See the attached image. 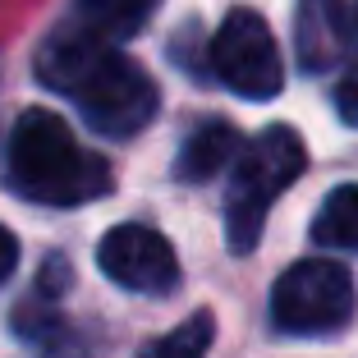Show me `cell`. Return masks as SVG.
Listing matches in <instances>:
<instances>
[{
	"instance_id": "12",
	"label": "cell",
	"mask_w": 358,
	"mask_h": 358,
	"mask_svg": "<svg viewBox=\"0 0 358 358\" xmlns=\"http://www.w3.org/2000/svg\"><path fill=\"white\" fill-rule=\"evenodd\" d=\"M336 110H340L345 124H358V64L336 83Z\"/></svg>"
},
{
	"instance_id": "8",
	"label": "cell",
	"mask_w": 358,
	"mask_h": 358,
	"mask_svg": "<svg viewBox=\"0 0 358 358\" xmlns=\"http://www.w3.org/2000/svg\"><path fill=\"white\" fill-rule=\"evenodd\" d=\"M239 152H243V143H239V134H234V124L207 120V124H198L189 134V143L179 148L175 175L189 179V184H207V179H216L225 166H234Z\"/></svg>"
},
{
	"instance_id": "5",
	"label": "cell",
	"mask_w": 358,
	"mask_h": 358,
	"mask_svg": "<svg viewBox=\"0 0 358 358\" xmlns=\"http://www.w3.org/2000/svg\"><path fill=\"white\" fill-rule=\"evenodd\" d=\"M211 69L243 101H271L285 87V60L257 10H230L211 37Z\"/></svg>"
},
{
	"instance_id": "9",
	"label": "cell",
	"mask_w": 358,
	"mask_h": 358,
	"mask_svg": "<svg viewBox=\"0 0 358 358\" xmlns=\"http://www.w3.org/2000/svg\"><path fill=\"white\" fill-rule=\"evenodd\" d=\"M157 10H161V0H78V32L115 46L148 28Z\"/></svg>"
},
{
	"instance_id": "2",
	"label": "cell",
	"mask_w": 358,
	"mask_h": 358,
	"mask_svg": "<svg viewBox=\"0 0 358 358\" xmlns=\"http://www.w3.org/2000/svg\"><path fill=\"white\" fill-rule=\"evenodd\" d=\"M115 175L55 110H23L10 134V189L46 207H78L110 193Z\"/></svg>"
},
{
	"instance_id": "7",
	"label": "cell",
	"mask_w": 358,
	"mask_h": 358,
	"mask_svg": "<svg viewBox=\"0 0 358 358\" xmlns=\"http://www.w3.org/2000/svg\"><path fill=\"white\" fill-rule=\"evenodd\" d=\"M294 46L308 74H322L349 46V10L345 0H299L294 14Z\"/></svg>"
},
{
	"instance_id": "11",
	"label": "cell",
	"mask_w": 358,
	"mask_h": 358,
	"mask_svg": "<svg viewBox=\"0 0 358 358\" xmlns=\"http://www.w3.org/2000/svg\"><path fill=\"white\" fill-rule=\"evenodd\" d=\"M207 345H211V313H193L179 331L152 340L138 358H207Z\"/></svg>"
},
{
	"instance_id": "10",
	"label": "cell",
	"mask_w": 358,
	"mask_h": 358,
	"mask_svg": "<svg viewBox=\"0 0 358 358\" xmlns=\"http://www.w3.org/2000/svg\"><path fill=\"white\" fill-rule=\"evenodd\" d=\"M313 239L322 248H358V184H340L313 221Z\"/></svg>"
},
{
	"instance_id": "13",
	"label": "cell",
	"mask_w": 358,
	"mask_h": 358,
	"mask_svg": "<svg viewBox=\"0 0 358 358\" xmlns=\"http://www.w3.org/2000/svg\"><path fill=\"white\" fill-rule=\"evenodd\" d=\"M14 266H19V239H14V234L0 225V285L14 275Z\"/></svg>"
},
{
	"instance_id": "3",
	"label": "cell",
	"mask_w": 358,
	"mask_h": 358,
	"mask_svg": "<svg viewBox=\"0 0 358 358\" xmlns=\"http://www.w3.org/2000/svg\"><path fill=\"white\" fill-rule=\"evenodd\" d=\"M308 166L303 138L289 124H271L239 152L230 170V193H225V239L234 253H248L262 239L266 211Z\"/></svg>"
},
{
	"instance_id": "1",
	"label": "cell",
	"mask_w": 358,
	"mask_h": 358,
	"mask_svg": "<svg viewBox=\"0 0 358 358\" xmlns=\"http://www.w3.org/2000/svg\"><path fill=\"white\" fill-rule=\"evenodd\" d=\"M37 78L51 92L69 96L78 115L106 138H134L138 129L152 124L161 106V92L148 69L87 32L46 37V46L37 51Z\"/></svg>"
},
{
	"instance_id": "6",
	"label": "cell",
	"mask_w": 358,
	"mask_h": 358,
	"mask_svg": "<svg viewBox=\"0 0 358 358\" xmlns=\"http://www.w3.org/2000/svg\"><path fill=\"white\" fill-rule=\"evenodd\" d=\"M96 266L134 294H170L179 285V257L152 225H115L96 243Z\"/></svg>"
},
{
	"instance_id": "4",
	"label": "cell",
	"mask_w": 358,
	"mask_h": 358,
	"mask_svg": "<svg viewBox=\"0 0 358 358\" xmlns=\"http://www.w3.org/2000/svg\"><path fill=\"white\" fill-rule=\"evenodd\" d=\"M354 275L331 257H303L275 280L271 322L285 336H336L354 322Z\"/></svg>"
}]
</instances>
